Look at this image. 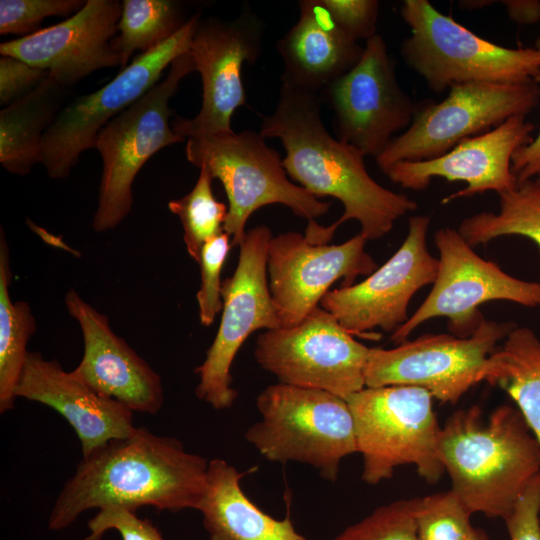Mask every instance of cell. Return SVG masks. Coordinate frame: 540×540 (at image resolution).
Instances as JSON below:
<instances>
[{
	"mask_svg": "<svg viewBox=\"0 0 540 540\" xmlns=\"http://www.w3.org/2000/svg\"><path fill=\"white\" fill-rule=\"evenodd\" d=\"M208 465L178 439L136 427L128 437L83 456L54 502L49 528L63 530L94 508L197 510L207 487Z\"/></svg>",
	"mask_w": 540,
	"mask_h": 540,
	"instance_id": "cell-1",
	"label": "cell"
},
{
	"mask_svg": "<svg viewBox=\"0 0 540 540\" xmlns=\"http://www.w3.org/2000/svg\"><path fill=\"white\" fill-rule=\"evenodd\" d=\"M322 103L319 94L281 84L276 107L262 118L259 133L281 141L283 166L297 185L318 199L329 196L342 203L344 212L332 229L356 220L367 241L382 238L417 203L381 186L370 176L365 156L329 133Z\"/></svg>",
	"mask_w": 540,
	"mask_h": 540,
	"instance_id": "cell-2",
	"label": "cell"
},
{
	"mask_svg": "<svg viewBox=\"0 0 540 540\" xmlns=\"http://www.w3.org/2000/svg\"><path fill=\"white\" fill-rule=\"evenodd\" d=\"M438 454L451 491L473 513L505 519L540 473V445L520 411L478 406L454 412L441 427Z\"/></svg>",
	"mask_w": 540,
	"mask_h": 540,
	"instance_id": "cell-3",
	"label": "cell"
},
{
	"mask_svg": "<svg viewBox=\"0 0 540 540\" xmlns=\"http://www.w3.org/2000/svg\"><path fill=\"white\" fill-rule=\"evenodd\" d=\"M256 406L261 420L245 438L269 461L308 464L334 482L341 460L358 452L348 403L332 393L277 383L258 395Z\"/></svg>",
	"mask_w": 540,
	"mask_h": 540,
	"instance_id": "cell-4",
	"label": "cell"
},
{
	"mask_svg": "<svg viewBox=\"0 0 540 540\" xmlns=\"http://www.w3.org/2000/svg\"><path fill=\"white\" fill-rule=\"evenodd\" d=\"M400 14L411 30L401 56L434 93L474 81L524 82L540 73L536 48L512 49L485 40L427 0L403 1Z\"/></svg>",
	"mask_w": 540,
	"mask_h": 540,
	"instance_id": "cell-5",
	"label": "cell"
},
{
	"mask_svg": "<svg viewBox=\"0 0 540 540\" xmlns=\"http://www.w3.org/2000/svg\"><path fill=\"white\" fill-rule=\"evenodd\" d=\"M357 451L363 458L362 480L370 485L390 479L411 464L421 478L436 483L445 472L438 454L441 431L433 396L409 385L365 387L347 400Z\"/></svg>",
	"mask_w": 540,
	"mask_h": 540,
	"instance_id": "cell-6",
	"label": "cell"
},
{
	"mask_svg": "<svg viewBox=\"0 0 540 540\" xmlns=\"http://www.w3.org/2000/svg\"><path fill=\"white\" fill-rule=\"evenodd\" d=\"M185 155L194 166L207 167L222 183L229 203L223 230L233 246L241 244L249 217L261 207L281 204L308 221L330 208V202L288 178L278 152L257 131L188 138Z\"/></svg>",
	"mask_w": 540,
	"mask_h": 540,
	"instance_id": "cell-7",
	"label": "cell"
},
{
	"mask_svg": "<svg viewBox=\"0 0 540 540\" xmlns=\"http://www.w3.org/2000/svg\"><path fill=\"white\" fill-rule=\"evenodd\" d=\"M193 71L196 66L188 51L171 63L162 81L99 131L95 149L103 171L92 221L96 232L113 229L130 213L132 185L146 161L166 146L186 140L170 125L169 101L181 80Z\"/></svg>",
	"mask_w": 540,
	"mask_h": 540,
	"instance_id": "cell-8",
	"label": "cell"
},
{
	"mask_svg": "<svg viewBox=\"0 0 540 540\" xmlns=\"http://www.w3.org/2000/svg\"><path fill=\"white\" fill-rule=\"evenodd\" d=\"M539 98L540 85L534 79L453 85L441 102L417 108L410 126L391 140L376 163L384 171L398 162L440 157L466 138L487 132L515 115H526Z\"/></svg>",
	"mask_w": 540,
	"mask_h": 540,
	"instance_id": "cell-9",
	"label": "cell"
},
{
	"mask_svg": "<svg viewBox=\"0 0 540 540\" xmlns=\"http://www.w3.org/2000/svg\"><path fill=\"white\" fill-rule=\"evenodd\" d=\"M199 19L197 14L192 16L172 37L138 55L106 85L76 97L60 110L41 140L40 163L51 178L67 177L81 153L95 148L99 131L145 95L165 68L189 51Z\"/></svg>",
	"mask_w": 540,
	"mask_h": 540,
	"instance_id": "cell-10",
	"label": "cell"
},
{
	"mask_svg": "<svg viewBox=\"0 0 540 540\" xmlns=\"http://www.w3.org/2000/svg\"><path fill=\"white\" fill-rule=\"evenodd\" d=\"M434 241L439 258L433 287L412 316L392 333L395 344L405 342L418 326L437 317L448 319L452 335L468 337L484 321L479 306L486 302L506 300L540 306V283L515 278L481 258L458 230L441 228Z\"/></svg>",
	"mask_w": 540,
	"mask_h": 540,
	"instance_id": "cell-11",
	"label": "cell"
},
{
	"mask_svg": "<svg viewBox=\"0 0 540 540\" xmlns=\"http://www.w3.org/2000/svg\"><path fill=\"white\" fill-rule=\"evenodd\" d=\"M514 328L512 323L484 319L468 337L424 334L392 349L370 348L365 387L417 386L441 402L454 404L483 381L489 356Z\"/></svg>",
	"mask_w": 540,
	"mask_h": 540,
	"instance_id": "cell-12",
	"label": "cell"
},
{
	"mask_svg": "<svg viewBox=\"0 0 540 540\" xmlns=\"http://www.w3.org/2000/svg\"><path fill=\"white\" fill-rule=\"evenodd\" d=\"M272 238L261 225L246 232L233 275L222 282V316L205 360L195 368L196 396L216 410L232 407L238 393L231 386V366L248 336L281 327L268 285L267 256Z\"/></svg>",
	"mask_w": 540,
	"mask_h": 540,
	"instance_id": "cell-13",
	"label": "cell"
},
{
	"mask_svg": "<svg viewBox=\"0 0 540 540\" xmlns=\"http://www.w3.org/2000/svg\"><path fill=\"white\" fill-rule=\"evenodd\" d=\"M369 349L318 306L297 325L259 334L254 356L280 383L347 400L365 388Z\"/></svg>",
	"mask_w": 540,
	"mask_h": 540,
	"instance_id": "cell-14",
	"label": "cell"
},
{
	"mask_svg": "<svg viewBox=\"0 0 540 540\" xmlns=\"http://www.w3.org/2000/svg\"><path fill=\"white\" fill-rule=\"evenodd\" d=\"M320 96L334 113L337 139L375 159L410 126L417 110L379 34L366 41L359 62Z\"/></svg>",
	"mask_w": 540,
	"mask_h": 540,
	"instance_id": "cell-15",
	"label": "cell"
},
{
	"mask_svg": "<svg viewBox=\"0 0 540 540\" xmlns=\"http://www.w3.org/2000/svg\"><path fill=\"white\" fill-rule=\"evenodd\" d=\"M263 34V21L248 5L232 20L199 19L189 53L201 75L202 104L193 118L175 117L177 134L188 139L234 132L232 116L246 105L242 67L258 60Z\"/></svg>",
	"mask_w": 540,
	"mask_h": 540,
	"instance_id": "cell-16",
	"label": "cell"
},
{
	"mask_svg": "<svg viewBox=\"0 0 540 540\" xmlns=\"http://www.w3.org/2000/svg\"><path fill=\"white\" fill-rule=\"evenodd\" d=\"M428 216H411L405 240L394 255L362 282L328 291L320 306L332 314L351 335L381 328L394 332L407 320L413 295L433 284L438 259L426 244Z\"/></svg>",
	"mask_w": 540,
	"mask_h": 540,
	"instance_id": "cell-17",
	"label": "cell"
},
{
	"mask_svg": "<svg viewBox=\"0 0 540 540\" xmlns=\"http://www.w3.org/2000/svg\"><path fill=\"white\" fill-rule=\"evenodd\" d=\"M360 233L341 244H317L298 232L272 236L268 246V285L281 327L300 323L332 284L353 285L377 269Z\"/></svg>",
	"mask_w": 540,
	"mask_h": 540,
	"instance_id": "cell-18",
	"label": "cell"
},
{
	"mask_svg": "<svg viewBox=\"0 0 540 540\" xmlns=\"http://www.w3.org/2000/svg\"><path fill=\"white\" fill-rule=\"evenodd\" d=\"M121 11L117 0H87L56 25L2 42L0 54L48 71L52 80L69 88L96 70L121 66L111 45Z\"/></svg>",
	"mask_w": 540,
	"mask_h": 540,
	"instance_id": "cell-19",
	"label": "cell"
},
{
	"mask_svg": "<svg viewBox=\"0 0 540 540\" xmlns=\"http://www.w3.org/2000/svg\"><path fill=\"white\" fill-rule=\"evenodd\" d=\"M534 128L525 115H515L492 130L462 140L440 157L398 162L382 172L393 183L415 191L426 189L433 177L467 183L442 203L486 191L499 195L516 187L511 158L517 148L532 140Z\"/></svg>",
	"mask_w": 540,
	"mask_h": 540,
	"instance_id": "cell-20",
	"label": "cell"
},
{
	"mask_svg": "<svg viewBox=\"0 0 540 540\" xmlns=\"http://www.w3.org/2000/svg\"><path fill=\"white\" fill-rule=\"evenodd\" d=\"M65 305L80 326L84 344L82 359L73 371L95 391L132 412L157 414L164 403L160 376L113 332L108 317L76 290L66 293Z\"/></svg>",
	"mask_w": 540,
	"mask_h": 540,
	"instance_id": "cell-21",
	"label": "cell"
},
{
	"mask_svg": "<svg viewBox=\"0 0 540 540\" xmlns=\"http://www.w3.org/2000/svg\"><path fill=\"white\" fill-rule=\"evenodd\" d=\"M15 395L49 406L63 416L77 434L83 456L111 440L128 437L136 429L131 410L38 352L28 353Z\"/></svg>",
	"mask_w": 540,
	"mask_h": 540,
	"instance_id": "cell-22",
	"label": "cell"
},
{
	"mask_svg": "<svg viewBox=\"0 0 540 540\" xmlns=\"http://www.w3.org/2000/svg\"><path fill=\"white\" fill-rule=\"evenodd\" d=\"M298 5L297 22L276 43L281 84L320 95L359 62L364 47L342 32L322 0Z\"/></svg>",
	"mask_w": 540,
	"mask_h": 540,
	"instance_id": "cell-23",
	"label": "cell"
},
{
	"mask_svg": "<svg viewBox=\"0 0 540 540\" xmlns=\"http://www.w3.org/2000/svg\"><path fill=\"white\" fill-rule=\"evenodd\" d=\"M239 472L223 459L209 461L207 487L197 510L209 540H308L299 534L289 514L275 519L242 491Z\"/></svg>",
	"mask_w": 540,
	"mask_h": 540,
	"instance_id": "cell-24",
	"label": "cell"
},
{
	"mask_svg": "<svg viewBox=\"0 0 540 540\" xmlns=\"http://www.w3.org/2000/svg\"><path fill=\"white\" fill-rule=\"evenodd\" d=\"M67 92L48 75L0 111V163L8 172L26 175L40 162L42 136L65 106Z\"/></svg>",
	"mask_w": 540,
	"mask_h": 540,
	"instance_id": "cell-25",
	"label": "cell"
},
{
	"mask_svg": "<svg viewBox=\"0 0 540 540\" xmlns=\"http://www.w3.org/2000/svg\"><path fill=\"white\" fill-rule=\"evenodd\" d=\"M483 381L499 385L517 405L540 445V339L515 327L488 358Z\"/></svg>",
	"mask_w": 540,
	"mask_h": 540,
	"instance_id": "cell-26",
	"label": "cell"
},
{
	"mask_svg": "<svg viewBox=\"0 0 540 540\" xmlns=\"http://www.w3.org/2000/svg\"><path fill=\"white\" fill-rule=\"evenodd\" d=\"M9 250L4 229L0 230V413L15 405V388L26 362L27 346L36 332V319L25 301H12Z\"/></svg>",
	"mask_w": 540,
	"mask_h": 540,
	"instance_id": "cell-27",
	"label": "cell"
},
{
	"mask_svg": "<svg viewBox=\"0 0 540 540\" xmlns=\"http://www.w3.org/2000/svg\"><path fill=\"white\" fill-rule=\"evenodd\" d=\"M499 196V211L480 212L461 221L458 232L473 248L502 236L520 235L540 248V174Z\"/></svg>",
	"mask_w": 540,
	"mask_h": 540,
	"instance_id": "cell-28",
	"label": "cell"
},
{
	"mask_svg": "<svg viewBox=\"0 0 540 540\" xmlns=\"http://www.w3.org/2000/svg\"><path fill=\"white\" fill-rule=\"evenodd\" d=\"M188 20V19H187ZM182 3L172 0H124L111 45L121 68L132 54L145 53L172 37L185 23Z\"/></svg>",
	"mask_w": 540,
	"mask_h": 540,
	"instance_id": "cell-29",
	"label": "cell"
},
{
	"mask_svg": "<svg viewBox=\"0 0 540 540\" xmlns=\"http://www.w3.org/2000/svg\"><path fill=\"white\" fill-rule=\"evenodd\" d=\"M199 169L192 190L168 203L170 211L179 217L182 224L187 252L197 263L204 243L224 231L228 213V207L216 200L213 194L211 172L205 166Z\"/></svg>",
	"mask_w": 540,
	"mask_h": 540,
	"instance_id": "cell-30",
	"label": "cell"
},
{
	"mask_svg": "<svg viewBox=\"0 0 540 540\" xmlns=\"http://www.w3.org/2000/svg\"><path fill=\"white\" fill-rule=\"evenodd\" d=\"M471 515L451 490L415 498L417 540H465Z\"/></svg>",
	"mask_w": 540,
	"mask_h": 540,
	"instance_id": "cell-31",
	"label": "cell"
},
{
	"mask_svg": "<svg viewBox=\"0 0 540 540\" xmlns=\"http://www.w3.org/2000/svg\"><path fill=\"white\" fill-rule=\"evenodd\" d=\"M332 540H417L415 498L376 508Z\"/></svg>",
	"mask_w": 540,
	"mask_h": 540,
	"instance_id": "cell-32",
	"label": "cell"
},
{
	"mask_svg": "<svg viewBox=\"0 0 540 540\" xmlns=\"http://www.w3.org/2000/svg\"><path fill=\"white\" fill-rule=\"evenodd\" d=\"M231 237L222 231L206 241L202 247L199 266L201 284L196 294L199 318L203 326H210L222 310L221 271L232 246Z\"/></svg>",
	"mask_w": 540,
	"mask_h": 540,
	"instance_id": "cell-33",
	"label": "cell"
},
{
	"mask_svg": "<svg viewBox=\"0 0 540 540\" xmlns=\"http://www.w3.org/2000/svg\"><path fill=\"white\" fill-rule=\"evenodd\" d=\"M83 0H1L0 34L30 35L39 31L50 16L70 17L85 4Z\"/></svg>",
	"mask_w": 540,
	"mask_h": 540,
	"instance_id": "cell-34",
	"label": "cell"
},
{
	"mask_svg": "<svg viewBox=\"0 0 540 540\" xmlns=\"http://www.w3.org/2000/svg\"><path fill=\"white\" fill-rule=\"evenodd\" d=\"M89 535L81 540H100L108 530H115L122 540H163L158 528L136 512L109 507L101 509L88 522Z\"/></svg>",
	"mask_w": 540,
	"mask_h": 540,
	"instance_id": "cell-35",
	"label": "cell"
},
{
	"mask_svg": "<svg viewBox=\"0 0 540 540\" xmlns=\"http://www.w3.org/2000/svg\"><path fill=\"white\" fill-rule=\"evenodd\" d=\"M336 25L354 41L375 36L379 15L376 0H322Z\"/></svg>",
	"mask_w": 540,
	"mask_h": 540,
	"instance_id": "cell-36",
	"label": "cell"
},
{
	"mask_svg": "<svg viewBox=\"0 0 540 540\" xmlns=\"http://www.w3.org/2000/svg\"><path fill=\"white\" fill-rule=\"evenodd\" d=\"M540 473L528 484L504 522L510 540H540Z\"/></svg>",
	"mask_w": 540,
	"mask_h": 540,
	"instance_id": "cell-37",
	"label": "cell"
},
{
	"mask_svg": "<svg viewBox=\"0 0 540 540\" xmlns=\"http://www.w3.org/2000/svg\"><path fill=\"white\" fill-rule=\"evenodd\" d=\"M49 75L17 58H0V104L9 105L36 88Z\"/></svg>",
	"mask_w": 540,
	"mask_h": 540,
	"instance_id": "cell-38",
	"label": "cell"
},
{
	"mask_svg": "<svg viewBox=\"0 0 540 540\" xmlns=\"http://www.w3.org/2000/svg\"><path fill=\"white\" fill-rule=\"evenodd\" d=\"M534 80L540 85V73ZM511 171L517 184L540 174V130L529 143L515 150L511 158Z\"/></svg>",
	"mask_w": 540,
	"mask_h": 540,
	"instance_id": "cell-39",
	"label": "cell"
},
{
	"mask_svg": "<svg viewBox=\"0 0 540 540\" xmlns=\"http://www.w3.org/2000/svg\"><path fill=\"white\" fill-rule=\"evenodd\" d=\"M509 18L518 24H535L540 21V0L500 1Z\"/></svg>",
	"mask_w": 540,
	"mask_h": 540,
	"instance_id": "cell-40",
	"label": "cell"
},
{
	"mask_svg": "<svg viewBox=\"0 0 540 540\" xmlns=\"http://www.w3.org/2000/svg\"><path fill=\"white\" fill-rule=\"evenodd\" d=\"M494 2L496 1H489V0L460 1L459 6L465 9H478V8H482L484 6L490 5V3H494Z\"/></svg>",
	"mask_w": 540,
	"mask_h": 540,
	"instance_id": "cell-41",
	"label": "cell"
},
{
	"mask_svg": "<svg viewBox=\"0 0 540 540\" xmlns=\"http://www.w3.org/2000/svg\"><path fill=\"white\" fill-rule=\"evenodd\" d=\"M465 540H490V539L483 529L472 526Z\"/></svg>",
	"mask_w": 540,
	"mask_h": 540,
	"instance_id": "cell-42",
	"label": "cell"
},
{
	"mask_svg": "<svg viewBox=\"0 0 540 540\" xmlns=\"http://www.w3.org/2000/svg\"><path fill=\"white\" fill-rule=\"evenodd\" d=\"M535 48L540 51V34L535 41Z\"/></svg>",
	"mask_w": 540,
	"mask_h": 540,
	"instance_id": "cell-43",
	"label": "cell"
}]
</instances>
